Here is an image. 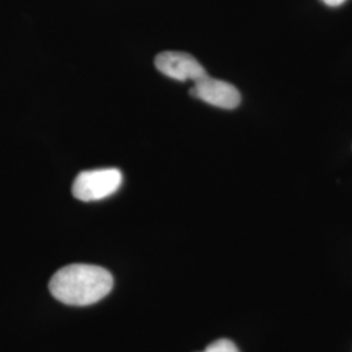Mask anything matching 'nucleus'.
Wrapping results in <instances>:
<instances>
[{"label": "nucleus", "mask_w": 352, "mask_h": 352, "mask_svg": "<svg viewBox=\"0 0 352 352\" xmlns=\"http://www.w3.org/2000/svg\"><path fill=\"white\" fill-rule=\"evenodd\" d=\"M202 352H240L234 342L228 340H218L213 342Z\"/></svg>", "instance_id": "39448f33"}, {"label": "nucleus", "mask_w": 352, "mask_h": 352, "mask_svg": "<svg viewBox=\"0 0 352 352\" xmlns=\"http://www.w3.org/2000/svg\"><path fill=\"white\" fill-rule=\"evenodd\" d=\"M122 182L123 175L118 168L88 170L76 176L72 193L80 201H98L113 195Z\"/></svg>", "instance_id": "f03ea898"}, {"label": "nucleus", "mask_w": 352, "mask_h": 352, "mask_svg": "<svg viewBox=\"0 0 352 352\" xmlns=\"http://www.w3.org/2000/svg\"><path fill=\"white\" fill-rule=\"evenodd\" d=\"M329 7H340L343 3H346L347 0H322Z\"/></svg>", "instance_id": "423d86ee"}, {"label": "nucleus", "mask_w": 352, "mask_h": 352, "mask_svg": "<svg viewBox=\"0 0 352 352\" xmlns=\"http://www.w3.org/2000/svg\"><path fill=\"white\" fill-rule=\"evenodd\" d=\"M193 84L189 94L215 107L234 110L241 102V94L238 88L226 81L206 75Z\"/></svg>", "instance_id": "7ed1b4c3"}, {"label": "nucleus", "mask_w": 352, "mask_h": 352, "mask_svg": "<svg viewBox=\"0 0 352 352\" xmlns=\"http://www.w3.org/2000/svg\"><path fill=\"white\" fill-rule=\"evenodd\" d=\"M110 272L101 266L74 264L58 270L49 283L51 295L63 304L85 307L102 300L113 289Z\"/></svg>", "instance_id": "f257e3e1"}, {"label": "nucleus", "mask_w": 352, "mask_h": 352, "mask_svg": "<svg viewBox=\"0 0 352 352\" xmlns=\"http://www.w3.org/2000/svg\"><path fill=\"white\" fill-rule=\"evenodd\" d=\"M154 64L164 76L177 81H199L208 75L200 62L187 52L164 51L155 56Z\"/></svg>", "instance_id": "20e7f679"}]
</instances>
